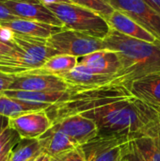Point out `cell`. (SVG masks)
I'll return each mask as SVG.
<instances>
[{
	"label": "cell",
	"instance_id": "1",
	"mask_svg": "<svg viewBox=\"0 0 160 161\" xmlns=\"http://www.w3.org/2000/svg\"><path fill=\"white\" fill-rule=\"evenodd\" d=\"M82 114L96 123L101 134L128 136L134 139L148 136L159 123V113L135 96Z\"/></svg>",
	"mask_w": 160,
	"mask_h": 161
},
{
	"label": "cell",
	"instance_id": "2",
	"mask_svg": "<svg viewBox=\"0 0 160 161\" xmlns=\"http://www.w3.org/2000/svg\"><path fill=\"white\" fill-rule=\"evenodd\" d=\"M103 41L106 49L115 51L121 61L120 71L113 76L112 84L130 90L135 81L160 76L159 40L148 42L110 28Z\"/></svg>",
	"mask_w": 160,
	"mask_h": 161
},
{
	"label": "cell",
	"instance_id": "3",
	"mask_svg": "<svg viewBox=\"0 0 160 161\" xmlns=\"http://www.w3.org/2000/svg\"><path fill=\"white\" fill-rule=\"evenodd\" d=\"M9 40L14 49L10 54L0 57V72L8 75H19L39 69L47 59L59 55L49 46L47 39L10 32Z\"/></svg>",
	"mask_w": 160,
	"mask_h": 161
},
{
	"label": "cell",
	"instance_id": "4",
	"mask_svg": "<svg viewBox=\"0 0 160 161\" xmlns=\"http://www.w3.org/2000/svg\"><path fill=\"white\" fill-rule=\"evenodd\" d=\"M133 96L129 89L111 83L90 90L71 91V96L66 102L51 106L46 109V112L53 123L67 116L82 114L105 105Z\"/></svg>",
	"mask_w": 160,
	"mask_h": 161
},
{
	"label": "cell",
	"instance_id": "5",
	"mask_svg": "<svg viewBox=\"0 0 160 161\" xmlns=\"http://www.w3.org/2000/svg\"><path fill=\"white\" fill-rule=\"evenodd\" d=\"M46 7L67 29L104 40L111 28L102 16L84 7L73 3L49 4Z\"/></svg>",
	"mask_w": 160,
	"mask_h": 161
},
{
	"label": "cell",
	"instance_id": "6",
	"mask_svg": "<svg viewBox=\"0 0 160 161\" xmlns=\"http://www.w3.org/2000/svg\"><path fill=\"white\" fill-rule=\"evenodd\" d=\"M49 46L58 54L81 58L95 51L106 49L102 39L82 32L63 28L47 39Z\"/></svg>",
	"mask_w": 160,
	"mask_h": 161
},
{
	"label": "cell",
	"instance_id": "7",
	"mask_svg": "<svg viewBox=\"0 0 160 161\" xmlns=\"http://www.w3.org/2000/svg\"><path fill=\"white\" fill-rule=\"evenodd\" d=\"M136 139L128 136L101 134L80 146L86 161H121L129 143Z\"/></svg>",
	"mask_w": 160,
	"mask_h": 161
},
{
	"label": "cell",
	"instance_id": "8",
	"mask_svg": "<svg viewBox=\"0 0 160 161\" xmlns=\"http://www.w3.org/2000/svg\"><path fill=\"white\" fill-rule=\"evenodd\" d=\"M109 3L160 41V14L144 0H109Z\"/></svg>",
	"mask_w": 160,
	"mask_h": 161
},
{
	"label": "cell",
	"instance_id": "9",
	"mask_svg": "<svg viewBox=\"0 0 160 161\" xmlns=\"http://www.w3.org/2000/svg\"><path fill=\"white\" fill-rule=\"evenodd\" d=\"M51 128L63 132L76 147L91 142L99 133L96 123L83 114H74L55 121Z\"/></svg>",
	"mask_w": 160,
	"mask_h": 161
},
{
	"label": "cell",
	"instance_id": "10",
	"mask_svg": "<svg viewBox=\"0 0 160 161\" xmlns=\"http://www.w3.org/2000/svg\"><path fill=\"white\" fill-rule=\"evenodd\" d=\"M8 125L12 127L21 139H39L53 125L46 109L27 112L20 116L9 118Z\"/></svg>",
	"mask_w": 160,
	"mask_h": 161
},
{
	"label": "cell",
	"instance_id": "11",
	"mask_svg": "<svg viewBox=\"0 0 160 161\" xmlns=\"http://www.w3.org/2000/svg\"><path fill=\"white\" fill-rule=\"evenodd\" d=\"M14 79L8 90L27 92H66L68 85L55 75L25 73L13 75Z\"/></svg>",
	"mask_w": 160,
	"mask_h": 161
},
{
	"label": "cell",
	"instance_id": "12",
	"mask_svg": "<svg viewBox=\"0 0 160 161\" xmlns=\"http://www.w3.org/2000/svg\"><path fill=\"white\" fill-rule=\"evenodd\" d=\"M2 2L18 18L64 27L62 23L46 5L39 0H2Z\"/></svg>",
	"mask_w": 160,
	"mask_h": 161
},
{
	"label": "cell",
	"instance_id": "13",
	"mask_svg": "<svg viewBox=\"0 0 160 161\" xmlns=\"http://www.w3.org/2000/svg\"><path fill=\"white\" fill-rule=\"evenodd\" d=\"M64 80L70 91H84L111 84L112 75L94 73L84 65L77 64L73 70L58 75Z\"/></svg>",
	"mask_w": 160,
	"mask_h": 161
},
{
	"label": "cell",
	"instance_id": "14",
	"mask_svg": "<svg viewBox=\"0 0 160 161\" xmlns=\"http://www.w3.org/2000/svg\"><path fill=\"white\" fill-rule=\"evenodd\" d=\"M78 64L86 66L94 73L112 76L117 75L121 68L119 55L109 49L95 51L78 58Z\"/></svg>",
	"mask_w": 160,
	"mask_h": 161
},
{
	"label": "cell",
	"instance_id": "15",
	"mask_svg": "<svg viewBox=\"0 0 160 161\" xmlns=\"http://www.w3.org/2000/svg\"><path fill=\"white\" fill-rule=\"evenodd\" d=\"M0 25L5 29L20 35L48 39L52 35L61 31L65 27H60L38 21L17 18L8 22H1Z\"/></svg>",
	"mask_w": 160,
	"mask_h": 161
},
{
	"label": "cell",
	"instance_id": "16",
	"mask_svg": "<svg viewBox=\"0 0 160 161\" xmlns=\"http://www.w3.org/2000/svg\"><path fill=\"white\" fill-rule=\"evenodd\" d=\"M107 22L111 28L128 37L148 42H156L157 41V39L153 34H151L149 31L136 23L133 19L120 10L114 9V11L108 18Z\"/></svg>",
	"mask_w": 160,
	"mask_h": 161
},
{
	"label": "cell",
	"instance_id": "17",
	"mask_svg": "<svg viewBox=\"0 0 160 161\" xmlns=\"http://www.w3.org/2000/svg\"><path fill=\"white\" fill-rule=\"evenodd\" d=\"M8 97L28 103L57 105L66 102L71 96V91L66 92H27L7 90L3 92Z\"/></svg>",
	"mask_w": 160,
	"mask_h": 161
},
{
	"label": "cell",
	"instance_id": "18",
	"mask_svg": "<svg viewBox=\"0 0 160 161\" xmlns=\"http://www.w3.org/2000/svg\"><path fill=\"white\" fill-rule=\"evenodd\" d=\"M132 94L155 109L160 107V76L148 77L135 81L131 87Z\"/></svg>",
	"mask_w": 160,
	"mask_h": 161
},
{
	"label": "cell",
	"instance_id": "19",
	"mask_svg": "<svg viewBox=\"0 0 160 161\" xmlns=\"http://www.w3.org/2000/svg\"><path fill=\"white\" fill-rule=\"evenodd\" d=\"M38 140L41 143L42 153L47 154L51 158L76 148L63 132L53 128H50Z\"/></svg>",
	"mask_w": 160,
	"mask_h": 161
},
{
	"label": "cell",
	"instance_id": "20",
	"mask_svg": "<svg viewBox=\"0 0 160 161\" xmlns=\"http://www.w3.org/2000/svg\"><path fill=\"white\" fill-rule=\"evenodd\" d=\"M53 105L28 103L18 99L7 96L0 92V115L9 118H14L22 114L39 110H45Z\"/></svg>",
	"mask_w": 160,
	"mask_h": 161
},
{
	"label": "cell",
	"instance_id": "21",
	"mask_svg": "<svg viewBox=\"0 0 160 161\" xmlns=\"http://www.w3.org/2000/svg\"><path fill=\"white\" fill-rule=\"evenodd\" d=\"M134 143L144 161H160V115L159 124L148 135L134 141Z\"/></svg>",
	"mask_w": 160,
	"mask_h": 161
},
{
	"label": "cell",
	"instance_id": "22",
	"mask_svg": "<svg viewBox=\"0 0 160 161\" xmlns=\"http://www.w3.org/2000/svg\"><path fill=\"white\" fill-rule=\"evenodd\" d=\"M78 64V58L70 55H56L45 61L39 69L30 71L31 74H47L59 75L70 72Z\"/></svg>",
	"mask_w": 160,
	"mask_h": 161
},
{
	"label": "cell",
	"instance_id": "23",
	"mask_svg": "<svg viewBox=\"0 0 160 161\" xmlns=\"http://www.w3.org/2000/svg\"><path fill=\"white\" fill-rule=\"evenodd\" d=\"M41 153V146L38 139H21L12 149L8 161H29Z\"/></svg>",
	"mask_w": 160,
	"mask_h": 161
},
{
	"label": "cell",
	"instance_id": "24",
	"mask_svg": "<svg viewBox=\"0 0 160 161\" xmlns=\"http://www.w3.org/2000/svg\"><path fill=\"white\" fill-rule=\"evenodd\" d=\"M74 4L84 7L102 16L106 21L114 11L109 0H72Z\"/></svg>",
	"mask_w": 160,
	"mask_h": 161
},
{
	"label": "cell",
	"instance_id": "25",
	"mask_svg": "<svg viewBox=\"0 0 160 161\" xmlns=\"http://www.w3.org/2000/svg\"><path fill=\"white\" fill-rule=\"evenodd\" d=\"M20 141L19 134L8 125L0 135V154L6 150H12Z\"/></svg>",
	"mask_w": 160,
	"mask_h": 161
},
{
	"label": "cell",
	"instance_id": "26",
	"mask_svg": "<svg viewBox=\"0 0 160 161\" xmlns=\"http://www.w3.org/2000/svg\"><path fill=\"white\" fill-rule=\"evenodd\" d=\"M52 161H86V158L81 147H76L52 158Z\"/></svg>",
	"mask_w": 160,
	"mask_h": 161
},
{
	"label": "cell",
	"instance_id": "27",
	"mask_svg": "<svg viewBox=\"0 0 160 161\" xmlns=\"http://www.w3.org/2000/svg\"><path fill=\"white\" fill-rule=\"evenodd\" d=\"M123 159H124L125 161H144L142 157L141 156L140 152L138 151L134 143V141L129 143Z\"/></svg>",
	"mask_w": 160,
	"mask_h": 161
},
{
	"label": "cell",
	"instance_id": "28",
	"mask_svg": "<svg viewBox=\"0 0 160 161\" xmlns=\"http://www.w3.org/2000/svg\"><path fill=\"white\" fill-rule=\"evenodd\" d=\"M17 18L18 17H16L9 11V9L5 6V4L2 2V0H0V23L12 21Z\"/></svg>",
	"mask_w": 160,
	"mask_h": 161
},
{
	"label": "cell",
	"instance_id": "29",
	"mask_svg": "<svg viewBox=\"0 0 160 161\" xmlns=\"http://www.w3.org/2000/svg\"><path fill=\"white\" fill-rule=\"evenodd\" d=\"M14 44L13 42L8 39H3L0 37V57L1 56H6L11 53V51L14 49Z\"/></svg>",
	"mask_w": 160,
	"mask_h": 161
},
{
	"label": "cell",
	"instance_id": "30",
	"mask_svg": "<svg viewBox=\"0 0 160 161\" xmlns=\"http://www.w3.org/2000/svg\"><path fill=\"white\" fill-rule=\"evenodd\" d=\"M13 79H14L13 75H8L0 72V92L8 90Z\"/></svg>",
	"mask_w": 160,
	"mask_h": 161
},
{
	"label": "cell",
	"instance_id": "31",
	"mask_svg": "<svg viewBox=\"0 0 160 161\" xmlns=\"http://www.w3.org/2000/svg\"><path fill=\"white\" fill-rule=\"evenodd\" d=\"M8 126V118L0 115V135Z\"/></svg>",
	"mask_w": 160,
	"mask_h": 161
},
{
	"label": "cell",
	"instance_id": "32",
	"mask_svg": "<svg viewBox=\"0 0 160 161\" xmlns=\"http://www.w3.org/2000/svg\"><path fill=\"white\" fill-rule=\"evenodd\" d=\"M146 3H148L157 12L160 14V0H144Z\"/></svg>",
	"mask_w": 160,
	"mask_h": 161
},
{
	"label": "cell",
	"instance_id": "33",
	"mask_svg": "<svg viewBox=\"0 0 160 161\" xmlns=\"http://www.w3.org/2000/svg\"><path fill=\"white\" fill-rule=\"evenodd\" d=\"M44 5H49V4H57V3H73L71 0H39ZM74 4V3H73Z\"/></svg>",
	"mask_w": 160,
	"mask_h": 161
},
{
	"label": "cell",
	"instance_id": "34",
	"mask_svg": "<svg viewBox=\"0 0 160 161\" xmlns=\"http://www.w3.org/2000/svg\"><path fill=\"white\" fill-rule=\"evenodd\" d=\"M34 161H52V158L45 153H41L34 159Z\"/></svg>",
	"mask_w": 160,
	"mask_h": 161
},
{
	"label": "cell",
	"instance_id": "35",
	"mask_svg": "<svg viewBox=\"0 0 160 161\" xmlns=\"http://www.w3.org/2000/svg\"><path fill=\"white\" fill-rule=\"evenodd\" d=\"M9 36H10V31L5 29L4 27H2V26L0 25V37L3 38V39L8 40V39H9Z\"/></svg>",
	"mask_w": 160,
	"mask_h": 161
},
{
	"label": "cell",
	"instance_id": "36",
	"mask_svg": "<svg viewBox=\"0 0 160 161\" xmlns=\"http://www.w3.org/2000/svg\"><path fill=\"white\" fill-rule=\"evenodd\" d=\"M12 150H6L2 154H0V161H8L9 158L10 153Z\"/></svg>",
	"mask_w": 160,
	"mask_h": 161
},
{
	"label": "cell",
	"instance_id": "37",
	"mask_svg": "<svg viewBox=\"0 0 160 161\" xmlns=\"http://www.w3.org/2000/svg\"><path fill=\"white\" fill-rule=\"evenodd\" d=\"M156 110H157V112L160 114V107L159 108H156Z\"/></svg>",
	"mask_w": 160,
	"mask_h": 161
},
{
	"label": "cell",
	"instance_id": "38",
	"mask_svg": "<svg viewBox=\"0 0 160 161\" xmlns=\"http://www.w3.org/2000/svg\"><path fill=\"white\" fill-rule=\"evenodd\" d=\"M34 159H35V158H33V159H31V160H29V161H34Z\"/></svg>",
	"mask_w": 160,
	"mask_h": 161
},
{
	"label": "cell",
	"instance_id": "39",
	"mask_svg": "<svg viewBox=\"0 0 160 161\" xmlns=\"http://www.w3.org/2000/svg\"><path fill=\"white\" fill-rule=\"evenodd\" d=\"M121 161H125V160H124V159H122V160H121Z\"/></svg>",
	"mask_w": 160,
	"mask_h": 161
},
{
	"label": "cell",
	"instance_id": "40",
	"mask_svg": "<svg viewBox=\"0 0 160 161\" xmlns=\"http://www.w3.org/2000/svg\"><path fill=\"white\" fill-rule=\"evenodd\" d=\"M71 1H72V0H71ZM72 2H73V1H72Z\"/></svg>",
	"mask_w": 160,
	"mask_h": 161
},
{
	"label": "cell",
	"instance_id": "41",
	"mask_svg": "<svg viewBox=\"0 0 160 161\" xmlns=\"http://www.w3.org/2000/svg\"><path fill=\"white\" fill-rule=\"evenodd\" d=\"M159 115H160V114H159Z\"/></svg>",
	"mask_w": 160,
	"mask_h": 161
}]
</instances>
